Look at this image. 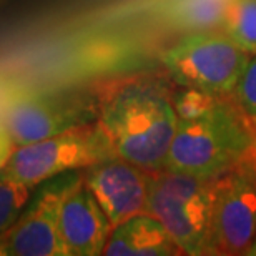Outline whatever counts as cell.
<instances>
[{
    "instance_id": "cell-18",
    "label": "cell",
    "mask_w": 256,
    "mask_h": 256,
    "mask_svg": "<svg viewBox=\"0 0 256 256\" xmlns=\"http://www.w3.org/2000/svg\"><path fill=\"white\" fill-rule=\"evenodd\" d=\"M250 256H256V238H254V242H253V244H252V250H250V253H248Z\"/></svg>"
},
{
    "instance_id": "cell-13",
    "label": "cell",
    "mask_w": 256,
    "mask_h": 256,
    "mask_svg": "<svg viewBox=\"0 0 256 256\" xmlns=\"http://www.w3.org/2000/svg\"><path fill=\"white\" fill-rule=\"evenodd\" d=\"M232 0H180L166 10V15L178 27L190 30L213 28L222 24L224 8Z\"/></svg>"
},
{
    "instance_id": "cell-14",
    "label": "cell",
    "mask_w": 256,
    "mask_h": 256,
    "mask_svg": "<svg viewBox=\"0 0 256 256\" xmlns=\"http://www.w3.org/2000/svg\"><path fill=\"white\" fill-rule=\"evenodd\" d=\"M32 190V186L18 182L4 170L0 172V233H4L18 218Z\"/></svg>"
},
{
    "instance_id": "cell-3",
    "label": "cell",
    "mask_w": 256,
    "mask_h": 256,
    "mask_svg": "<svg viewBox=\"0 0 256 256\" xmlns=\"http://www.w3.org/2000/svg\"><path fill=\"white\" fill-rule=\"evenodd\" d=\"M213 182L168 168L150 172L146 213L160 220L182 254H210Z\"/></svg>"
},
{
    "instance_id": "cell-2",
    "label": "cell",
    "mask_w": 256,
    "mask_h": 256,
    "mask_svg": "<svg viewBox=\"0 0 256 256\" xmlns=\"http://www.w3.org/2000/svg\"><path fill=\"white\" fill-rule=\"evenodd\" d=\"M96 122L115 155L146 172L165 166L178 115L170 88L155 76H125L94 90Z\"/></svg>"
},
{
    "instance_id": "cell-5",
    "label": "cell",
    "mask_w": 256,
    "mask_h": 256,
    "mask_svg": "<svg viewBox=\"0 0 256 256\" xmlns=\"http://www.w3.org/2000/svg\"><path fill=\"white\" fill-rule=\"evenodd\" d=\"M112 156H115L114 148L95 120L45 140L15 146L4 172L35 188L52 178L85 170Z\"/></svg>"
},
{
    "instance_id": "cell-12",
    "label": "cell",
    "mask_w": 256,
    "mask_h": 256,
    "mask_svg": "<svg viewBox=\"0 0 256 256\" xmlns=\"http://www.w3.org/2000/svg\"><path fill=\"white\" fill-rule=\"evenodd\" d=\"M220 27L244 52L256 55V0H232Z\"/></svg>"
},
{
    "instance_id": "cell-11",
    "label": "cell",
    "mask_w": 256,
    "mask_h": 256,
    "mask_svg": "<svg viewBox=\"0 0 256 256\" xmlns=\"http://www.w3.org/2000/svg\"><path fill=\"white\" fill-rule=\"evenodd\" d=\"M106 256H173L182 254L160 220L140 213L112 228L104 248Z\"/></svg>"
},
{
    "instance_id": "cell-7",
    "label": "cell",
    "mask_w": 256,
    "mask_h": 256,
    "mask_svg": "<svg viewBox=\"0 0 256 256\" xmlns=\"http://www.w3.org/2000/svg\"><path fill=\"white\" fill-rule=\"evenodd\" d=\"M256 238V156L214 178L210 254H248Z\"/></svg>"
},
{
    "instance_id": "cell-9",
    "label": "cell",
    "mask_w": 256,
    "mask_h": 256,
    "mask_svg": "<svg viewBox=\"0 0 256 256\" xmlns=\"http://www.w3.org/2000/svg\"><path fill=\"white\" fill-rule=\"evenodd\" d=\"M82 178L95 194L112 226L146 212L150 172L120 156L85 168Z\"/></svg>"
},
{
    "instance_id": "cell-4",
    "label": "cell",
    "mask_w": 256,
    "mask_h": 256,
    "mask_svg": "<svg viewBox=\"0 0 256 256\" xmlns=\"http://www.w3.org/2000/svg\"><path fill=\"white\" fill-rule=\"evenodd\" d=\"M223 30H192L163 54L172 80L183 88L212 95H233L250 60Z\"/></svg>"
},
{
    "instance_id": "cell-16",
    "label": "cell",
    "mask_w": 256,
    "mask_h": 256,
    "mask_svg": "<svg viewBox=\"0 0 256 256\" xmlns=\"http://www.w3.org/2000/svg\"><path fill=\"white\" fill-rule=\"evenodd\" d=\"M18 88H20V86L12 84V82L0 80V124H2L4 114H5V110H7L10 100L14 98V95L17 94Z\"/></svg>"
},
{
    "instance_id": "cell-8",
    "label": "cell",
    "mask_w": 256,
    "mask_h": 256,
    "mask_svg": "<svg viewBox=\"0 0 256 256\" xmlns=\"http://www.w3.org/2000/svg\"><path fill=\"white\" fill-rule=\"evenodd\" d=\"M75 176L54 178L27 212L0 233V256H65L60 236V204Z\"/></svg>"
},
{
    "instance_id": "cell-15",
    "label": "cell",
    "mask_w": 256,
    "mask_h": 256,
    "mask_svg": "<svg viewBox=\"0 0 256 256\" xmlns=\"http://www.w3.org/2000/svg\"><path fill=\"white\" fill-rule=\"evenodd\" d=\"M233 95L242 110L248 115V118L256 125V55L250 57L236 86H234Z\"/></svg>"
},
{
    "instance_id": "cell-10",
    "label": "cell",
    "mask_w": 256,
    "mask_h": 256,
    "mask_svg": "<svg viewBox=\"0 0 256 256\" xmlns=\"http://www.w3.org/2000/svg\"><path fill=\"white\" fill-rule=\"evenodd\" d=\"M58 226L66 256L104 254L114 226L82 175L75 176L65 190Z\"/></svg>"
},
{
    "instance_id": "cell-6",
    "label": "cell",
    "mask_w": 256,
    "mask_h": 256,
    "mask_svg": "<svg viewBox=\"0 0 256 256\" xmlns=\"http://www.w3.org/2000/svg\"><path fill=\"white\" fill-rule=\"evenodd\" d=\"M96 120L94 90L20 88L2 118L15 146L45 140L74 126Z\"/></svg>"
},
{
    "instance_id": "cell-1",
    "label": "cell",
    "mask_w": 256,
    "mask_h": 256,
    "mask_svg": "<svg viewBox=\"0 0 256 256\" xmlns=\"http://www.w3.org/2000/svg\"><path fill=\"white\" fill-rule=\"evenodd\" d=\"M228 96L192 88L173 95L178 124L163 168L214 180L256 156V125Z\"/></svg>"
},
{
    "instance_id": "cell-17",
    "label": "cell",
    "mask_w": 256,
    "mask_h": 256,
    "mask_svg": "<svg viewBox=\"0 0 256 256\" xmlns=\"http://www.w3.org/2000/svg\"><path fill=\"white\" fill-rule=\"evenodd\" d=\"M14 148H15L14 142L10 140L8 133L4 128V125L0 124V172H2L5 168V165H7V162H8L10 155H12Z\"/></svg>"
}]
</instances>
